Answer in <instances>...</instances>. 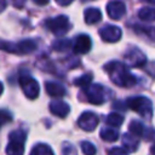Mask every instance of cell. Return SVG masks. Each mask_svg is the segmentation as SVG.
Here are the masks:
<instances>
[{
  "mask_svg": "<svg viewBox=\"0 0 155 155\" xmlns=\"http://www.w3.org/2000/svg\"><path fill=\"white\" fill-rule=\"evenodd\" d=\"M105 71H108L111 81L121 87H131L136 85L137 79L133 74L130 73L127 67L120 62H110L104 67Z\"/></svg>",
  "mask_w": 155,
  "mask_h": 155,
  "instance_id": "cell-1",
  "label": "cell"
},
{
  "mask_svg": "<svg viewBox=\"0 0 155 155\" xmlns=\"http://www.w3.org/2000/svg\"><path fill=\"white\" fill-rule=\"evenodd\" d=\"M0 50L16 54H28L36 50V42L31 39L22 40L17 44L13 42H0Z\"/></svg>",
  "mask_w": 155,
  "mask_h": 155,
  "instance_id": "cell-2",
  "label": "cell"
},
{
  "mask_svg": "<svg viewBox=\"0 0 155 155\" xmlns=\"http://www.w3.org/2000/svg\"><path fill=\"white\" fill-rule=\"evenodd\" d=\"M25 138L27 136L22 130L12 131L8 134V144L6 147V154L7 155H23Z\"/></svg>",
  "mask_w": 155,
  "mask_h": 155,
  "instance_id": "cell-3",
  "label": "cell"
},
{
  "mask_svg": "<svg viewBox=\"0 0 155 155\" xmlns=\"http://www.w3.org/2000/svg\"><path fill=\"white\" fill-rule=\"evenodd\" d=\"M126 103H127V107L130 109L134 110L136 113H138L143 117H148L149 119L151 116V114H153L151 102L147 97H143V96L132 97V98H128Z\"/></svg>",
  "mask_w": 155,
  "mask_h": 155,
  "instance_id": "cell-4",
  "label": "cell"
},
{
  "mask_svg": "<svg viewBox=\"0 0 155 155\" xmlns=\"http://www.w3.org/2000/svg\"><path fill=\"white\" fill-rule=\"evenodd\" d=\"M45 24H46L47 29L50 31H52L54 35H57V36L64 35L69 30V28H70V25H69V18L67 16H64V15H59L57 17L48 18L45 22Z\"/></svg>",
  "mask_w": 155,
  "mask_h": 155,
  "instance_id": "cell-5",
  "label": "cell"
},
{
  "mask_svg": "<svg viewBox=\"0 0 155 155\" xmlns=\"http://www.w3.org/2000/svg\"><path fill=\"white\" fill-rule=\"evenodd\" d=\"M18 81H19V85H21L22 91L25 94V97H28L29 99H35L39 96L40 87H39L38 81L34 78H31L30 75L22 74L18 79Z\"/></svg>",
  "mask_w": 155,
  "mask_h": 155,
  "instance_id": "cell-6",
  "label": "cell"
},
{
  "mask_svg": "<svg viewBox=\"0 0 155 155\" xmlns=\"http://www.w3.org/2000/svg\"><path fill=\"white\" fill-rule=\"evenodd\" d=\"M86 97L87 101L92 104H102L105 102L107 96H105V90L102 85H88L86 88Z\"/></svg>",
  "mask_w": 155,
  "mask_h": 155,
  "instance_id": "cell-7",
  "label": "cell"
},
{
  "mask_svg": "<svg viewBox=\"0 0 155 155\" xmlns=\"http://www.w3.org/2000/svg\"><path fill=\"white\" fill-rule=\"evenodd\" d=\"M99 35H101L102 40L105 42H116L121 39L122 31L119 27L108 24L99 29Z\"/></svg>",
  "mask_w": 155,
  "mask_h": 155,
  "instance_id": "cell-8",
  "label": "cell"
},
{
  "mask_svg": "<svg viewBox=\"0 0 155 155\" xmlns=\"http://www.w3.org/2000/svg\"><path fill=\"white\" fill-rule=\"evenodd\" d=\"M125 59L130 67H142L147 62V57L137 47L130 48L125 54Z\"/></svg>",
  "mask_w": 155,
  "mask_h": 155,
  "instance_id": "cell-9",
  "label": "cell"
},
{
  "mask_svg": "<svg viewBox=\"0 0 155 155\" xmlns=\"http://www.w3.org/2000/svg\"><path fill=\"white\" fill-rule=\"evenodd\" d=\"M107 13L111 19H121L126 15V6L122 1H109L107 4Z\"/></svg>",
  "mask_w": 155,
  "mask_h": 155,
  "instance_id": "cell-10",
  "label": "cell"
},
{
  "mask_svg": "<svg viewBox=\"0 0 155 155\" xmlns=\"http://www.w3.org/2000/svg\"><path fill=\"white\" fill-rule=\"evenodd\" d=\"M91 45H92L91 38L86 34H80L74 40L73 51H74V53L84 54V53H87L91 50Z\"/></svg>",
  "mask_w": 155,
  "mask_h": 155,
  "instance_id": "cell-11",
  "label": "cell"
},
{
  "mask_svg": "<svg viewBox=\"0 0 155 155\" xmlns=\"http://www.w3.org/2000/svg\"><path fill=\"white\" fill-rule=\"evenodd\" d=\"M78 125L85 131H93L98 125V116L92 111L84 113L79 117Z\"/></svg>",
  "mask_w": 155,
  "mask_h": 155,
  "instance_id": "cell-12",
  "label": "cell"
},
{
  "mask_svg": "<svg viewBox=\"0 0 155 155\" xmlns=\"http://www.w3.org/2000/svg\"><path fill=\"white\" fill-rule=\"evenodd\" d=\"M50 111L56 115V116H59V117H65L69 111H70V108L67 103H64L63 101H53L50 103Z\"/></svg>",
  "mask_w": 155,
  "mask_h": 155,
  "instance_id": "cell-13",
  "label": "cell"
},
{
  "mask_svg": "<svg viewBox=\"0 0 155 155\" xmlns=\"http://www.w3.org/2000/svg\"><path fill=\"white\" fill-rule=\"evenodd\" d=\"M84 19L87 24H94L102 19V13L96 7H88L84 12Z\"/></svg>",
  "mask_w": 155,
  "mask_h": 155,
  "instance_id": "cell-14",
  "label": "cell"
},
{
  "mask_svg": "<svg viewBox=\"0 0 155 155\" xmlns=\"http://www.w3.org/2000/svg\"><path fill=\"white\" fill-rule=\"evenodd\" d=\"M45 87H46V92L51 96V97H63L65 94V88L57 84V82H53V81H48L45 84Z\"/></svg>",
  "mask_w": 155,
  "mask_h": 155,
  "instance_id": "cell-15",
  "label": "cell"
},
{
  "mask_svg": "<svg viewBox=\"0 0 155 155\" xmlns=\"http://www.w3.org/2000/svg\"><path fill=\"white\" fill-rule=\"evenodd\" d=\"M122 148L125 150H128V151H134L138 147V138L133 134H128V133H125L122 136Z\"/></svg>",
  "mask_w": 155,
  "mask_h": 155,
  "instance_id": "cell-16",
  "label": "cell"
},
{
  "mask_svg": "<svg viewBox=\"0 0 155 155\" xmlns=\"http://www.w3.org/2000/svg\"><path fill=\"white\" fill-rule=\"evenodd\" d=\"M138 17L139 19L144 22H154L155 21V7L150 6H144L138 11Z\"/></svg>",
  "mask_w": 155,
  "mask_h": 155,
  "instance_id": "cell-17",
  "label": "cell"
},
{
  "mask_svg": "<svg viewBox=\"0 0 155 155\" xmlns=\"http://www.w3.org/2000/svg\"><path fill=\"white\" fill-rule=\"evenodd\" d=\"M101 138L105 142H115L119 138V131L110 127H104L101 130Z\"/></svg>",
  "mask_w": 155,
  "mask_h": 155,
  "instance_id": "cell-18",
  "label": "cell"
},
{
  "mask_svg": "<svg viewBox=\"0 0 155 155\" xmlns=\"http://www.w3.org/2000/svg\"><path fill=\"white\" fill-rule=\"evenodd\" d=\"M122 122H124V116L117 114V113H110L105 119V124L108 126H111V127L120 126Z\"/></svg>",
  "mask_w": 155,
  "mask_h": 155,
  "instance_id": "cell-19",
  "label": "cell"
},
{
  "mask_svg": "<svg viewBox=\"0 0 155 155\" xmlns=\"http://www.w3.org/2000/svg\"><path fill=\"white\" fill-rule=\"evenodd\" d=\"M30 155H54V154L47 144H36L31 149Z\"/></svg>",
  "mask_w": 155,
  "mask_h": 155,
  "instance_id": "cell-20",
  "label": "cell"
},
{
  "mask_svg": "<svg viewBox=\"0 0 155 155\" xmlns=\"http://www.w3.org/2000/svg\"><path fill=\"white\" fill-rule=\"evenodd\" d=\"M70 46H71V41L68 39H59L52 44V48L54 51H58V52H64V51L69 50Z\"/></svg>",
  "mask_w": 155,
  "mask_h": 155,
  "instance_id": "cell-21",
  "label": "cell"
},
{
  "mask_svg": "<svg viewBox=\"0 0 155 155\" xmlns=\"http://www.w3.org/2000/svg\"><path fill=\"white\" fill-rule=\"evenodd\" d=\"M128 128H130V132H131L133 136H136V137H142V136H144V126H143V124L139 122V121H136V120L131 121Z\"/></svg>",
  "mask_w": 155,
  "mask_h": 155,
  "instance_id": "cell-22",
  "label": "cell"
},
{
  "mask_svg": "<svg viewBox=\"0 0 155 155\" xmlns=\"http://www.w3.org/2000/svg\"><path fill=\"white\" fill-rule=\"evenodd\" d=\"M91 81H92V74H85V75L75 79L74 80V85L79 86L81 88H86L91 84Z\"/></svg>",
  "mask_w": 155,
  "mask_h": 155,
  "instance_id": "cell-23",
  "label": "cell"
},
{
  "mask_svg": "<svg viewBox=\"0 0 155 155\" xmlns=\"http://www.w3.org/2000/svg\"><path fill=\"white\" fill-rule=\"evenodd\" d=\"M81 150L85 155H94L96 154V147L90 142H82L81 143Z\"/></svg>",
  "mask_w": 155,
  "mask_h": 155,
  "instance_id": "cell-24",
  "label": "cell"
},
{
  "mask_svg": "<svg viewBox=\"0 0 155 155\" xmlns=\"http://www.w3.org/2000/svg\"><path fill=\"white\" fill-rule=\"evenodd\" d=\"M138 31L145 34L149 39H151L153 41H155V27H140V28H137Z\"/></svg>",
  "mask_w": 155,
  "mask_h": 155,
  "instance_id": "cell-25",
  "label": "cell"
},
{
  "mask_svg": "<svg viewBox=\"0 0 155 155\" xmlns=\"http://www.w3.org/2000/svg\"><path fill=\"white\" fill-rule=\"evenodd\" d=\"M11 120H12V116H11L10 113H7V111H5V110H0V127H1L2 124L8 122V121H11Z\"/></svg>",
  "mask_w": 155,
  "mask_h": 155,
  "instance_id": "cell-26",
  "label": "cell"
},
{
  "mask_svg": "<svg viewBox=\"0 0 155 155\" xmlns=\"http://www.w3.org/2000/svg\"><path fill=\"white\" fill-rule=\"evenodd\" d=\"M108 155H127V151L124 148H113L108 151Z\"/></svg>",
  "mask_w": 155,
  "mask_h": 155,
  "instance_id": "cell-27",
  "label": "cell"
},
{
  "mask_svg": "<svg viewBox=\"0 0 155 155\" xmlns=\"http://www.w3.org/2000/svg\"><path fill=\"white\" fill-rule=\"evenodd\" d=\"M58 5H61V6H68V5H70L74 0H54Z\"/></svg>",
  "mask_w": 155,
  "mask_h": 155,
  "instance_id": "cell-28",
  "label": "cell"
},
{
  "mask_svg": "<svg viewBox=\"0 0 155 155\" xmlns=\"http://www.w3.org/2000/svg\"><path fill=\"white\" fill-rule=\"evenodd\" d=\"M6 6H7V2H6V0H0V13H1L2 11H5Z\"/></svg>",
  "mask_w": 155,
  "mask_h": 155,
  "instance_id": "cell-29",
  "label": "cell"
},
{
  "mask_svg": "<svg viewBox=\"0 0 155 155\" xmlns=\"http://www.w3.org/2000/svg\"><path fill=\"white\" fill-rule=\"evenodd\" d=\"M13 2H15L17 6H21V5H23V4L25 2V0H13Z\"/></svg>",
  "mask_w": 155,
  "mask_h": 155,
  "instance_id": "cell-30",
  "label": "cell"
},
{
  "mask_svg": "<svg viewBox=\"0 0 155 155\" xmlns=\"http://www.w3.org/2000/svg\"><path fill=\"white\" fill-rule=\"evenodd\" d=\"M36 2H39V4H41V5H44V4H47V1L48 0H35Z\"/></svg>",
  "mask_w": 155,
  "mask_h": 155,
  "instance_id": "cell-31",
  "label": "cell"
},
{
  "mask_svg": "<svg viewBox=\"0 0 155 155\" xmlns=\"http://www.w3.org/2000/svg\"><path fill=\"white\" fill-rule=\"evenodd\" d=\"M2 92H4V85H2V82L0 81V96L2 94Z\"/></svg>",
  "mask_w": 155,
  "mask_h": 155,
  "instance_id": "cell-32",
  "label": "cell"
},
{
  "mask_svg": "<svg viewBox=\"0 0 155 155\" xmlns=\"http://www.w3.org/2000/svg\"><path fill=\"white\" fill-rule=\"evenodd\" d=\"M150 153H151V155H155V144L151 147V149H150Z\"/></svg>",
  "mask_w": 155,
  "mask_h": 155,
  "instance_id": "cell-33",
  "label": "cell"
},
{
  "mask_svg": "<svg viewBox=\"0 0 155 155\" xmlns=\"http://www.w3.org/2000/svg\"><path fill=\"white\" fill-rule=\"evenodd\" d=\"M145 2H149V4H155V0H143Z\"/></svg>",
  "mask_w": 155,
  "mask_h": 155,
  "instance_id": "cell-34",
  "label": "cell"
}]
</instances>
